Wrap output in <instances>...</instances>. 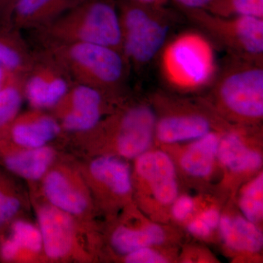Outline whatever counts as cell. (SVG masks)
<instances>
[{
	"label": "cell",
	"instance_id": "6da1fadb",
	"mask_svg": "<svg viewBox=\"0 0 263 263\" xmlns=\"http://www.w3.org/2000/svg\"><path fill=\"white\" fill-rule=\"evenodd\" d=\"M36 30L43 45L94 43L123 53L119 10L111 0H79L56 19Z\"/></svg>",
	"mask_w": 263,
	"mask_h": 263
},
{
	"label": "cell",
	"instance_id": "7a4b0ae2",
	"mask_svg": "<svg viewBox=\"0 0 263 263\" xmlns=\"http://www.w3.org/2000/svg\"><path fill=\"white\" fill-rule=\"evenodd\" d=\"M160 67L166 84L181 91L212 85L217 75L215 49L206 34L189 30L166 43L160 51Z\"/></svg>",
	"mask_w": 263,
	"mask_h": 263
},
{
	"label": "cell",
	"instance_id": "3957f363",
	"mask_svg": "<svg viewBox=\"0 0 263 263\" xmlns=\"http://www.w3.org/2000/svg\"><path fill=\"white\" fill-rule=\"evenodd\" d=\"M43 48L74 82L114 95L124 84L129 64L117 50L88 43H50L43 45Z\"/></svg>",
	"mask_w": 263,
	"mask_h": 263
},
{
	"label": "cell",
	"instance_id": "277c9868",
	"mask_svg": "<svg viewBox=\"0 0 263 263\" xmlns=\"http://www.w3.org/2000/svg\"><path fill=\"white\" fill-rule=\"evenodd\" d=\"M213 96L224 111L246 121L263 116V60L231 55L213 82Z\"/></svg>",
	"mask_w": 263,
	"mask_h": 263
},
{
	"label": "cell",
	"instance_id": "5b68a950",
	"mask_svg": "<svg viewBox=\"0 0 263 263\" xmlns=\"http://www.w3.org/2000/svg\"><path fill=\"white\" fill-rule=\"evenodd\" d=\"M30 202L42 235L45 262H85L89 223L79 220L46 201L35 186H30Z\"/></svg>",
	"mask_w": 263,
	"mask_h": 263
},
{
	"label": "cell",
	"instance_id": "8992f818",
	"mask_svg": "<svg viewBox=\"0 0 263 263\" xmlns=\"http://www.w3.org/2000/svg\"><path fill=\"white\" fill-rule=\"evenodd\" d=\"M122 52L128 64L141 68L149 64L167 43L173 17L164 7L124 0L119 6Z\"/></svg>",
	"mask_w": 263,
	"mask_h": 263
},
{
	"label": "cell",
	"instance_id": "52a82bcc",
	"mask_svg": "<svg viewBox=\"0 0 263 263\" xmlns=\"http://www.w3.org/2000/svg\"><path fill=\"white\" fill-rule=\"evenodd\" d=\"M180 8L190 22L230 54L263 60V18L223 17L202 8Z\"/></svg>",
	"mask_w": 263,
	"mask_h": 263
},
{
	"label": "cell",
	"instance_id": "ba28073f",
	"mask_svg": "<svg viewBox=\"0 0 263 263\" xmlns=\"http://www.w3.org/2000/svg\"><path fill=\"white\" fill-rule=\"evenodd\" d=\"M39 183L40 193L46 201L90 224L93 199L79 164L59 158Z\"/></svg>",
	"mask_w": 263,
	"mask_h": 263
},
{
	"label": "cell",
	"instance_id": "9c48e42d",
	"mask_svg": "<svg viewBox=\"0 0 263 263\" xmlns=\"http://www.w3.org/2000/svg\"><path fill=\"white\" fill-rule=\"evenodd\" d=\"M155 110L145 105L126 109L94 129L110 135L117 153L125 159H136L147 152L155 135Z\"/></svg>",
	"mask_w": 263,
	"mask_h": 263
},
{
	"label": "cell",
	"instance_id": "30bf717a",
	"mask_svg": "<svg viewBox=\"0 0 263 263\" xmlns=\"http://www.w3.org/2000/svg\"><path fill=\"white\" fill-rule=\"evenodd\" d=\"M111 94L74 82L67 92L51 109L63 133L76 135L87 133L101 122L105 98Z\"/></svg>",
	"mask_w": 263,
	"mask_h": 263
},
{
	"label": "cell",
	"instance_id": "8fae6325",
	"mask_svg": "<svg viewBox=\"0 0 263 263\" xmlns=\"http://www.w3.org/2000/svg\"><path fill=\"white\" fill-rule=\"evenodd\" d=\"M73 84L64 67L42 51L24 76V99L33 109L51 110Z\"/></svg>",
	"mask_w": 263,
	"mask_h": 263
},
{
	"label": "cell",
	"instance_id": "7c38bea8",
	"mask_svg": "<svg viewBox=\"0 0 263 263\" xmlns=\"http://www.w3.org/2000/svg\"><path fill=\"white\" fill-rule=\"evenodd\" d=\"M79 167L91 197L105 192L124 197L133 190L130 168L127 162L116 156H97L86 163L79 164Z\"/></svg>",
	"mask_w": 263,
	"mask_h": 263
},
{
	"label": "cell",
	"instance_id": "4fadbf2b",
	"mask_svg": "<svg viewBox=\"0 0 263 263\" xmlns=\"http://www.w3.org/2000/svg\"><path fill=\"white\" fill-rule=\"evenodd\" d=\"M58 159V152L51 145L24 148L0 138V164L29 183H39Z\"/></svg>",
	"mask_w": 263,
	"mask_h": 263
},
{
	"label": "cell",
	"instance_id": "5bb4252c",
	"mask_svg": "<svg viewBox=\"0 0 263 263\" xmlns=\"http://www.w3.org/2000/svg\"><path fill=\"white\" fill-rule=\"evenodd\" d=\"M0 235V260L5 262H45L42 235L37 223L18 217Z\"/></svg>",
	"mask_w": 263,
	"mask_h": 263
},
{
	"label": "cell",
	"instance_id": "9a60e30c",
	"mask_svg": "<svg viewBox=\"0 0 263 263\" xmlns=\"http://www.w3.org/2000/svg\"><path fill=\"white\" fill-rule=\"evenodd\" d=\"M63 133L56 118L45 110L33 109L19 114L5 138L17 146L40 148L50 145Z\"/></svg>",
	"mask_w": 263,
	"mask_h": 263
},
{
	"label": "cell",
	"instance_id": "2e32d148",
	"mask_svg": "<svg viewBox=\"0 0 263 263\" xmlns=\"http://www.w3.org/2000/svg\"><path fill=\"white\" fill-rule=\"evenodd\" d=\"M136 171L149 184L157 201L167 205L177 198L179 187L176 167L167 154L160 151L145 152L137 157Z\"/></svg>",
	"mask_w": 263,
	"mask_h": 263
},
{
	"label": "cell",
	"instance_id": "e0dca14e",
	"mask_svg": "<svg viewBox=\"0 0 263 263\" xmlns=\"http://www.w3.org/2000/svg\"><path fill=\"white\" fill-rule=\"evenodd\" d=\"M210 120L194 112L166 114L156 119L155 135L164 143L196 140L210 132Z\"/></svg>",
	"mask_w": 263,
	"mask_h": 263
},
{
	"label": "cell",
	"instance_id": "ac0fdd59",
	"mask_svg": "<svg viewBox=\"0 0 263 263\" xmlns=\"http://www.w3.org/2000/svg\"><path fill=\"white\" fill-rule=\"evenodd\" d=\"M79 0H18L12 15V25L37 29L56 19Z\"/></svg>",
	"mask_w": 263,
	"mask_h": 263
},
{
	"label": "cell",
	"instance_id": "d6986e66",
	"mask_svg": "<svg viewBox=\"0 0 263 263\" xmlns=\"http://www.w3.org/2000/svg\"><path fill=\"white\" fill-rule=\"evenodd\" d=\"M34 57L18 29L13 25H0V67L24 76Z\"/></svg>",
	"mask_w": 263,
	"mask_h": 263
},
{
	"label": "cell",
	"instance_id": "ffe728a7",
	"mask_svg": "<svg viewBox=\"0 0 263 263\" xmlns=\"http://www.w3.org/2000/svg\"><path fill=\"white\" fill-rule=\"evenodd\" d=\"M218 226L227 247L233 250L254 253L262 248V232L245 217L223 216Z\"/></svg>",
	"mask_w": 263,
	"mask_h": 263
},
{
	"label": "cell",
	"instance_id": "44dd1931",
	"mask_svg": "<svg viewBox=\"0 0 263 263\" xmlns=\"http://www.w3.org/2000/svg\"><path fill=\"white\" fill-rule=\"evenodd\" d=\"M217 157L224 167L235 173L255 171L262 162L258 152L246 146L243 138L235 132L228 133L220 138Z\"/></svg>",
	"mask_w": 263,
	"mask_h": 263
},
{
	"label": "cell",
	"instance_id": "7402d4cb",
	"mask_svg": "<svg viewBox=\"0 0 263 263\" xmlns=\"http://www.w3.org/2000/svg\"><path fill=\"white\" fill-rule=\"evenodd\" d=\"M220 138L208 133L195 140L181 159L182 168L195 177H205L212 172Z\"/></svg>",
	"mask_w": 263,
	"mask_h": 263
},
{
	"label": "cell",
	"instance_id": "603a6c76",
	"mask_svg": "<svg viewBox=\"0 0 263 263\" xmlns=\"http://www.w3.org/2000/svg\"><path fill=\"white\" fill-rule=\"evenodd\" d=\"M165 239L164 230L157 224H149L142 229L121 226L114 230L110 243L118 253L126 254L152 245H159Z\"/></svg>",
	"mask_w": 263,
	"mask_h": 263
},
{
	"label": "cell",
	"instance_id": "cb8c5ba5",
	"mask_svg": "<svg viewBox=\"0 0 263 263\" xmlns=\"http://www.w3.org/2000/svg\"><path fill=\"white\" fill-rule=\"evenodd\" d=\"M27 202V195L16 182L0 171V232L20 217Z\"/></svg>",
	"mask_w": 263,
	"mask_h": 263
},
{
	"label": "cell",
	"instance_id": "d4e9b609",
	"mask_svg": "<svg viewBox=\"0 0 263 263\" xmlns=\"http://www.w3.org/2000/svg\"><path fill=\"white\" fill-rule=\"evenodd\" d=\"M24 76H18L0 91V138L5 136L20 114L24 100Z\"/></svg>",
	"mask_w": 263,
	"mask_h": 263
},
{
	"label": "cell",
	"instance_id": "484cf974",
	"mask_svg": "<svg viewBox=\"0 0 263 263\" xmlns=\"http://www.w3.org/2000/svg\"><path fill=\"white\" fill-rule=\"evenodd\" d=\"M205 10L219 16L263 18V0H212Z\"/></svg>",
	"mask_w": 263,
	"mask_h": 263
},
{
	"label": "cell",
	"instance_id": "4316f807",
	"mask_svg": "<svg viewBox=\"0 0 263 263\" xmlns=\"http://www.w3.org/2000/svg\"><path fill=\"white\" fill-rule=\"evenodd\" d=\"M240 209L246 219L255 223L263 216V176L259 174L246 186L240 200Z\"/></svg>",
	"mask_w": 263,
	"mask_h": 263
},
{
	"label": "cell",
	"instance_id": "83f0119b",
	"mask_svg": "<svg viewBox=\"0 0 263 263\" xmlns=\"http://www.w3.org/2000/svg\"><path fill=\"white\" fill-rule=\"evenodd\" d=\"M124 262L127 263H165L167 259L158 252L148 247L133 251L126 254Z\"/></svg>",
	"mask_w": 263,
	"mask_h": 263
},
{
	"label": "cell",
	"instance_id": "f1b7e54d",
	"mask_svg": "<svg viewBox=\"0 0 263 263\" xmlns=\"http://www.w3.org/2000/svg\"><path fill=\"white\" fill-rule=\"evenodd\" d=\"M195 207L193 199L189 196H181L174 201L173 216L176 220L183 221L191 214Z\"/></svg>",
	"mask_w": 263,
	"mask_h": 263
},
{
	"label": "cell",
	"instance_id": "f546056e",
	"mask_svg": "<svg viewBox=\"0 0 263 263\" xmlns=\"http://www.w3.org/2000/svg\"><path fill=\"white\" fill-rule=\"evenodd\" d=\"M188 230L190 233L195 236L205 238L212 233L213 229L205 219L199 216L190 223L188 226Z\"/></svg>",
	"mask_w": 263,
	"mask_h": 263
},
{
	"label": "cell",
	"instance_id": "4dcf8cb0",
	"mask_svg": "<svg viewBox=\"0 0 263 263\" xmlns=\"http://www.w3.org/2000/svg\"><path fill=\"white\" fill-rule=\"evenodd\" d=\"M18 0H0V25H12V15Z\"/></svg>",
	"mask_w": 263,
	"mask_h": 263
},
{
	"label": "cell",
	"instance_id": "1f68e13d",
	"mask_svg": "<svg viewBox=\"0 0 263 263\" xmlns=\"http://www.w3.org/2000/svg\"><path fill=\"white\" fill-rule=\"evenodd\" d=\"M202 219L209 223V226L212 227L213 230L215 229L216 227L219 226L220 221V214L215 209H209L200 214Z\"/></svg>",
	"mask_w": 263,
	"mask_h": 263
},
{
	"label": "cell",
	"instance_id": "d6a6232c",
	"mask_svg": "<svg viewBox=\"0 0 263 263\" xmlns=\"http://www.w3.org/2000/svg\"><path fill=\"white\" fill-rule=\"evenodd\" d=\"M21 76L0 67V91Z\"/></svg>",
	"mask_w": 263,
	"mask_h": 263
},
{
	"label": "cell",
	"instance_id": "836d02e7",
	"mask_svg": "<svg viewBox=\"0 0 263 263\" xmlns=\"http://www.w3.org/2000/svg\"><path fill=\"white\" fill-rule=\"evenodd\" d=\"M179 7L188 8H202L205 9L212 0H175Z\"/></svg>",
	"mask_w": 263,
	"mask_h": 263
},
{
	"label": "cell",
	"instance_id": "e575fe53",
	"mask_svg": "<svg viewBox=\"0 0 263 263\" xmlns=\"http://www.w3.org/2000/svg\"><path fill=\"white\" fill-rule=\"evenodd\" d=\"M138 4L148 5L153 7H164L167 3V0H129Z\"/></svg>",
	"mask_w": 263,
	"mask_h": 263
}]
</instances>
